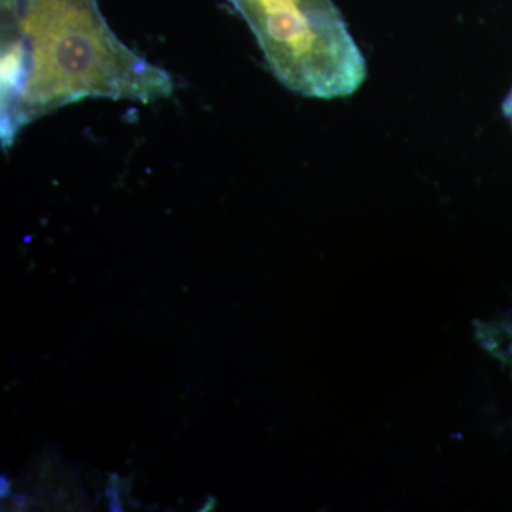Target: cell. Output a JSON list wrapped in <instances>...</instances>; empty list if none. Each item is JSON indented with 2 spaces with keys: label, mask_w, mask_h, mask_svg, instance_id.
<instances>
[{
  "label": "cell",
  "mask_w": 512,
  "mask_h": 512,
  "mask_svg": "<svg viewBox=\"0 0 512 512\" xmlns=\"http://www.w3.org/2000/svg\"><path fill=\"white\" fill-rule=\"evenodd\" d=\"M503 113L504 116L507 117V120L510 121V124L512 126V89L511 92L508 93V96L505 97L503 103Z\"/></svg>",
  "instance_id": "3"
},
{
  "label": "cell",
  "mask_w": 512,
  "mask_h": 512,
  "mask_svg": "<svg viewBox=\"0 0 512 512\" xmlns=\"http://www.w3.org/2000/svg\"><path fill=\"white\" fill-rule=\"evenodd\" d=\"M228 2L248 23L269 70L291 92L343 99L365 83V56L333 0Z\"/></svg>",
  "instance_id": "2"
},
{
  "label": "cell",
  "mask_w": 512,
  "mask_h": 512,
  "mask_svg": "<svg viewBox=\"0 0 512 512\" xmlns=\"http://www.w3.org/2000/svg\"><path fill=\"white\" fill-rule=\"evenodd\" d=\"M174 93L167 70L121 42L97 0H0V144L82 100L153 104Z\"/></svg>",
  "instance_id": "1"
}]
</instances>
